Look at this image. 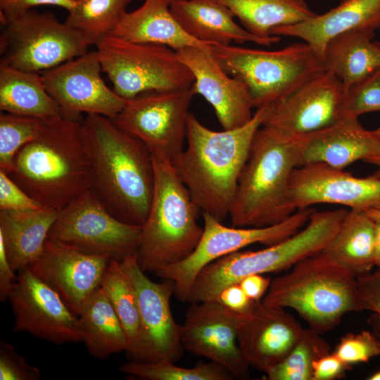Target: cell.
Returning a JSON list of instances; mask_svg holds the SVG:
<instances>
[{
    "label": "cell",
    "instance_id": "cell-45",
    "mask_svg": "<svg viewBox=\"0 0 380 380\" xmlns=\"http://www.w3.org/2000/svg\"><path fill=\"white\" fill-rule=\"evenodd\" d=\"M350 366L333 352L313 362L312 380H332L342 377Z\"/></svg>",
    "mask_w": 380,
    "mask_h": 380
},
{
    "label": "cell",
    "instance_id": "cell-28",
    "mask_svg": "<svg viewBox=\"0 0 380 380\" xmlns=\"http://www.w3.org/2000/svg\"><path fill=\"white\" fill-rule=\"evenodd\" d=\"M374 32L351 30L331 39L326 45L322 63L325 71L342 82L344 89L380 69V43Z\"/></svg>",
    "mask_w": 380,
    "mask_h": 380
},
{
    "label": "cell",
    "instance_id": "cell-20",
    "mask_svg": "<svg viewBox=\"0 0 380 380\" xmlns=\"http://www.w3.org/2000/svg\"><path fill=\"white\" fill-rule=\"evenodd\" d=\"M110 260L107 255L88 254L47 239L41 255L29 269L77 317L84 301L101 286Z\"/></svg>",
    "mask_w": 380,
    "mask_h": 380
},
{
    "label": "cell",
    "instance_id": "cell-13",
    "mask_svg": "<svg viewBox=\"0 0 380 380\" xmlns=\"http://www.w3.org/2000/svg\"><path fill=\"white\" fill-rule=\"evenodd\" d=\"M192 87L149 91L127 99L113 122L148 148L153 158L172 161L184 149Z\"/></svg>",
    "mask_w": 380,
    "mask_h": 380
},
{
    "label": "cell",
    "instance_id": "cell-48",
    "mask_svg": "<svg viewBox=\"0 0 380 380\" xmlns=\"http://www.w3.org/2000/svg\"><path fill=\"white\" fill-rule=\"evenodd\" d=\"M375 236L374 243V266L380 269V220H375Z\"/></svg>",
    "mask_w": 380,
    "mask_h": 380
},
{
    "label": "cell",
    "instance_id": "cell-11",
    "mask_svg": "<svg viewBox=\"0 0 380 380\" xmlns=\"http://www.w3.org/2000/svg\"><path fill=\"white\" fill-rule=\"evenodd\" d=\"M83 37L51 13L34 9L4 25L0 63L42 72L87 52Z\"/></svg>",
    "mask_w": 380,
    "mask_h": 380
},
{
    "label": "cell",
    "instance_id": "cell-44",
    "mask_svg": "<svg viewBox=\"0 0 380 380\" xmlns=\"http://www.w3.org/2000/svg\"><path fill=\"white\" fill-rule=\"evenodd\" d=\"M215 299L226 308L242 315L248 313L255 302L246 296L239 283L224 287Z\"/></svg>",
    "mask_w": 380,
    "mask_h": 380
},
{
    "label": "cell",
    "instance_id": "cell-6",
    "mask_svg": "<svg viewBox=\"0 0 380 380\" xmlns=\"http://www.w3.org/2000/svg\"><path fill=\"white\" fill-rule=\"evenodd\" d=\"M346 208L315 210L306 224L289 238L258 251H238L210 262L198 274L189 302L215 299L224 287L251 274L288 271L321 251L341 227Z\"/></svg>",
    "mask_w": 380,
    "mask_h": 380
},
{
    "label": "cell",
    "instance_id": "cell-4",
    "mask_svg": "<svg viewBox=\"0 0 380 380\" xmlns=\"http://www.w3.org/2000/svg\"><path fill=\"white\" fill-rule=\"evenodd\" d=\"M296 167V139L260 127L238 179L229 215L232 226H271L296 211L289 195L290 179Z\"/></svg>",
    "mask_w": 380,
    "mask_h": 380
},
{
    "label": "cell",
    "instance_id": "cell-30",
    "mask_svg": "<svg viewBox=\"0 0 380 380\" xmlns=\"http://www.w3.org/2000/svg\"><path fill=\"white\" fill-rule=\"evenodd\" d=\"M83 341L97 359L129 349V341L107 295L100 286L84 301L78 314Z\"/></svg>",
    "mask_w": 380,
    "mask_h": 380
},
{
    "label": "cell",
    "instance_id": "cell-49",
    "mask_svg": "<svg viewBox=\"0 0 380 380\" xmlns=\"http://www.w3.org/2000/svg\"><path fill=\"white\" fill-rule=\"evenodd\" d=\"M363 162L376 166L377 170L372 175V176L380 179V144L374 152Z\"/></svg>",
    "mask_w": 380,
    "mask_h": 380
},
{
    "label": "cell",
    "instance_id": "cell-43",
    "mask_svg": "<svg viewBox=\"0 0 380 380\" xmlns=\"http://www.w3.org/2000/svg\"><path fill=\"white\" fill-rule=\"evenodd\" d=\"M357 284L362 310L380 317V269L357 277Z\"/></svg>",
    "mask_w": 380,
    "mask_h": 380
},
{
    "label": "cell",
    "instance_id": "cell-52",
    "mask_svg": "<svg viewBox=\"0 0 380 380\" xmlns=\"http://www.w3.org/2000/svg\"><path fill=\"white\" fill-rule=\"evenodd\" d=\"M376 137L380 140V126L376 129L373 130Z\"/></svg>",
    "mask_w": 380,
    "mask_h": 380
},
{
    "label": "cell",
    "instance_id": "cell-37",
    "mask_svg": "<svg viewBox=\"0 0 380 380\" xmlns=\"http://www.w3.org/2000/svg\"><path fill=\"white\" fill-rule=\"evenodd\" d=\"M44 121L31 116L1 112L0 170L9 174L17 152L39 132Z\"/></svg>",
    "mask_w": 380,
    "mask_h": 380
},
{
    "label": "cell",
    "instance_id": "cell-31",
    "mask_svg": "<svg viewBox=\"0 0 380 380\" xmlns=\"http://www.w3.org/2000/svg\"><path fill=\"white\" fill-rule=\"evenodd\" d=\"M0 110L47 121L63 115L48 93L40 72L0 63Z\"/></svg>",
    "mask_w": 380,
    "mask_h": 380
},
{
    "label": "cell",
    "instance_id": "cell-36",
    "mask_svg": "<svg viewBox=\"0 0 380 380\" xmlns=\"http://www.w3.org/2000/svg\"><path fill=\"white\" fill-rule=\"evenodd\" d=\"M120 372L148 380H232L233 374L213 361L198 362L194 367L177 366L174 362L161 360L143 362L131 360L119 367Z\"/></svg>",
    "mask_w": 380,
    "mask_h": 380
},
{
    "label": "cell",
    "instance_id": "cell-51",
    "mask_svg": "<svg viewBox=\"0 0 380 380\" xmlns=\"http://www.w3.org/2000/svg\"><path fill=\"white\" fill-rule=\"evenodd\" d=\"M369 380H380V369L374 372L368 378Z\"/></svg>",
    "mask_w": 380,
    "mask_h": 380
},
{
    "label": "cell",
    "instance_id": "cell-1",
    "mask_svg": "<svg viewBox=\"0 0 380 380\" xmlns=\"http://www.w3.org/2000/svg\"><path fill=\"white\" fill-rule=\"evenodd\" d=\"M82 138L89 163L91 191L116 218L143 226L155 181L148 148L112 119L96 114L82 118Z\"/></svg>",
    "mask_w": 380,
    "mask_h": 380
},
{
    "label": "cell",
    "instance_id": "cell-10",
    "mask_svg": "<svg viewBox=\"0 0 380 380\" xmlns=\"http://www.w3.org/2000/svg\"><path fill=\"white\" fill-rule=\"evenodd\" d=\"M315 210L313 207L298 209L284 221L262 227H227L202 212L203 231L194 251L184 260L163 267L154 274L172 281L177 299L189 302L194 280L206 265L253 243L268 246L289 238L306 224Z\"/></svg>",
    "mask_w": 380,
    "mask_h": 380
},
{
    "label": "cell",
    "instance_id": "cell-38",
    "mask_svg": "<svg viewBox=\"0 0 380 380\" xmlns=\"http://www.w3.org/2000/svg\"><path fill=\"white\" fill-rule=\"evenodd\" d=\"M374 111H380V69L346 89L342 101V118Z\"/></svg>",
    "mask_w": 380,
    "mask_h": 380
},
{
    "label": "cell",
    "instance_id": "cell-25",
    "mask_svg": "<svg viewBox=\"0 0 380 380\" xmlns=\"http://www.w3.org/2000/svg\"><path fill=\"white\" fill-rule=\"evenodd\" d=\"M170 10L189 35L208 45L227 46L235 41L270 46L280 41L279 36L260 37L241 27L232 11L217 0H177Z\"/></svg>",
    "mask_w": 380,
    "mask_h": 380
},
{
    "label": "cell",
    "instance_id": "cell-46",
    "mask_svg": "<svg viewBox=\"0 0 380 380\" xmlns=\"http://www.w3.org/2000/svg\"><path fill=\"white\" fill-rule=\"evenodd\" d=\"M18 276L11 266L2 236L0 235V300L5 302L17 281Z\"/></svg>",
    "mask_w": 380,
    "mask_h": 380
},
{
    "label": "cell",
    "instance_id": "cell-8",
    "mask_svg": "<svg viewBox=\"0 0 380 380\" xmlns=\"http://www.w3.org/2000/svg\"><path fill=\"white\" fill-rule=\"evenodd\" d=\"M211 53L227 73L246 85L257 108L279 102L324 71L304 42L275 51L212 45Z\"/></svg>",
    "mask_w": 380,
    "mask_h": 380
},
{
    "label": "cell",
    "instance_id": "cell-29",
    "mask_svg": "<svg viewBox=\"0 0 380 380\" xmlns=\"http://www.w3.org/2000/svg\"><path fill=\"white\" fill-rule=\"evenodd\" d=\"M376 222L367 212L348 210L338 230L319 251L357 278L372 272Z\"/></svg>",
    "mask_w": 380,
    "mask_h": 380
},
{
    "label": "cell",
    "instance_id": "cell-23",
    "mask_svg": "<svg viewBox=\"0 0 380 380\" xmlns=\"http://www.w3.org/2000/svg\"><path fill=\"white\" fill-rule=\"evenodd\" d=\"M379 144L374 131L366 129L358 118H341L296 139L297 167L322 163L344 170L357 160L364 161Z\"/></svg>",
    "mask_w": 380,
    "mask_h": 380
},
{
    "label": "cell",
    "instance_id": "cell-19",
    "mask_svg": "<svg viewBox=\"0 0 380 380\" xmlns=\"http://www.w3.org/2000/svg\"><path fill=\"white\" fill-rule=\"evenodd\" d=\"M289 195L296 210L322 203L365 212L380 210V179L357 177L322 163L310 164L293 170Z\"/></svg>",
    "mask_w": 380,
    "mask_h": 380
},
{
    "label": "cell",
    "instance_id": "cell-42",
    "mask_svg": "<svg viewBox=\"0 0 380 380\" xmlns=\"http://www.w3.org/2000/svg\"><path fill=\"white\" fill-rule=\"evenodd\" d=\"M75 4L76 0H0V20L3 25H5L35 6L51 5L70 11Z\"/></svg>",
    "mask_w": 380,
    "mask_h": 380
},
{
    "label": "cell",
    "instance_id": "cell-32",
    "mask_svg": "<svg viewBox=\"0 0 380 380\" xmlns=\"http://www.w3.org/2000/svg\"><path fill=\"white\" fill-rule=\"evenodd\" d=\"M227 6L244 28L260 37L272 36L273 29L315 16L305 0H217Z\"/></svg>",
    "mask_w": 380,
    "mask_h": 380
},
{
    "label": "cell",
    "instance_id": "cell-33",
    "mask_svg": "<svg viewBox=\"0 0 380 380\" xmlns=\"http://www.w3.org/2000/svg\"><path fill=\"white\" fill-rule=\"evenodd\" d=\"M132 0H76L65 23L78 32L89 46L96 45L112 31Z\"/></svg>",
    "mask_w": 380,
    "mask_h": 380
},
{
    "label": "cell",
    "instance_id": "cell-16",
    "mask_svg": "<svg viewBox=\"0 0 380 380\" xmlns=\"http://www.w3.org/2000/svg\"><path fill=\"white\" fill-rule=\"evenodd\" d=\"M190 303L180 325L184 350L222 365L236 379H248L250 365L238 343V331L248 313L234 312L216 299Z\"/></svg>",
    "mask_w": 380,
    "mask_h": 380
},
{
    "label": "cell",
    "instance_id": "cell-40",
    "mask_svg": "<svg viewBox=\"0 0 380 380\" xmlns=\"http://www.w3.org/2000/svg\"><path fill=\"white\" fill-rule=\"evenodd\" d=\"M40 370L26 362L14 348L0 341V380H39Z\"/></svg>",
    "mask_w": 380,
    "mask_h": 380
},
{
    "label": "cell",
    "instance_id": "cell-27",
    "mask_svg": "<svg viewBox=\"0 0 380 380\" xmlns=\"http://www.w3.org/2000/svg\"><path fill=\"white\" fill-rule=\"evenodd\" d=\"M58 210H0V235L13 270L29 268L41 255Z\"/></svg>",
    "mask_w": 380,
    "mask_h": 380
},
{
    "label": "cell",
    "instance_id": "cell-34",
    "mask_svg": "<svg viewBox=\"0 0 380 380\" xmlns=\"http://www.w3.org/2000/svg\"><path fill=\"white\" fill-rule=\"evenodd\" d=\"M101 287L113 305L129 341L126 352L131 357L139 340L140 317L134 289L123 271L120 262L110 260Z\"/></svg>",
    "mask_w": 380,
    "mask_h": 380
},
{
    "label": "cell",
    "instance_id": "cell-5",
    "mask_svg": "<svg viewBox=\"0 0 380 380\" xmlns=\"http://www.w3.org/2000/svg\"><path fill=\"white\" fill-rule=\"evenodd\" d=\"M261 300L294 310L320 334L334 329L346 314L363 310L357 278L320 252L272 279Z\"/></svg>",
    "mask_w": 380,
    "mask_h": 380
},
{
    "label": "cell",
    "instance_id": "cell-22",
    "mask_svg": "<svg viewBox=\"0 0 380 380\" xmlns=\"http://www.w3.org/2000/svg\"><path fill=\"white\" fill-rule=\"evenodd\" d=\"M303 328L284 308L254 302L238 331V343L250 367L266 373L281 362Z\"/></svg>",
    "mask_w": 380,
    "mask_h": 380
},
{
    "label": "cell",
    "instance_id": "cell-47",
    "mask_svg": "<svg viewBox=\"0 0 380 380\" xmlns=\"http://www.w3.org/2000/svg\"><path fill=\"white\" fill-rule=\"evenodd\" d=\"M272 279L265 274H251L239 283L246 296L253 300H260L266 294Z\"/></svg>",
    "mask_w": 380,
    "mask_h": 380
},
{
    "label": "cell",
    "instance_id": "cell-26",
    "mask_svg": "<svg viewBox=\"0 0 380 380\" xmlns=\"http://www.w3.org/2000/svg\"><path fill=\"white\" fill-rule=\"evenodd\" d=\"M166 0H145L132 12H126L110 35L124 40L167 46L175 51L188 46L212 50V46L189 35L175 19Z\"/></svg>",
    "mask_w": 380,
    "mask_h": 380
},
{
    "label": "cell",
    "instance_id": "cell-24",
    "mask_svg": "<svg viewBox=\"0 0 380 380\" xmlns=\"http://www.w3.org/2000/svg\"><path fill=\"white\" fill-rule=\"evenodd\" d=\"M380 27V0H341L338 4L304 21L278 27L272 35L300 39L309 44L322 61L327 43L351 30L374 32Z\"/></svg>",
    "mask_w": 380,
    "mask_h": 380
},
{
    "label": "cell",
    "instance_id": "cell-12",
    "mask_svg": "<svg viewBox=\"0 0 380 380\" xmlns=\"http://www.w3.org/2000/svg\"><path fill=\"white\" fill-rule=\"evenodd\" d=\"M141 230L113 216L89 189L58 210L48 239L122 262L137 254Z\"/></svg>",
    "mask_w": 380,
    "mask_h": 380
},
{
    "label": "cell",
    "instance_id": "cell-7",
    "mask_svg": "<svg viewBox=\"0 0 380 380\" xmlns=\"http://www.w3.org/2000/svg\"><path fill=\"white\" fill-rule=\"evenodd\" d=\"M153 160L154 190L142 226L137 260L144 272L154 273L189 256L198 245L203 228L198 222L201 212L171 161L153 158Z\"/></svg>",
    "mask_w": 380,
    "mask_h": 380
},
{
    "label": "cell",
    "instance_id": "cell-14",
    "mask_svg": "<svg viewBox=\"0 0 380 380\" xmlns=\"http://www.w3.org/2000/svg\"><path fill=\"white\" fill-rule=\"evenodd\" d=\"M120 265L135 292L140 317L139 340L130 358L143 362H177L184 349L180 325L176 323L170 309V299L175 293L173 281L151 280L140 268L137 254L126 257Z\"/></svg>",
    "mask_w": 380,
    "mask_h": 380
},
{
    "label": "cell",
    "instance_id": "cell-35",
    "mask_svg": "<svg viewBox=\"0 0 380 380\" xmlns=\"http://www.w3.org/2000/svg\"><path fill=\"white\" fill-rule=\"evenodd\" d=\"M322 334L308 328L303 332L290 353L266 373L269 380H312V365L331 353Z\"/></svg>",
    "mask_w": 380,
    "mask_h": 380
},
{
    "label": "cell",
    "instance_id": "cell-15",
    "mask_svg": "<svg viewBox=\"0 0 380 380\" xmlns=\"http://www.w3.org/2000/svg\"><path fill=\"white\" fill-rule=\"evenodd\" d=\"M101 70L95 50L40 73L63 116L81 120L83 114H96L113 120L127 100L106 84Z\"/></svg>",
    "mask_w": 380,
    "mask_h": 380
},
{
    "label": "cell",
    "instance_id": "cell-53",
    "mask_svg": "<svg viewBox=\"0 0 380 380\" xmlns=\"http://www.w3.org/2000/svg\"><path fill=\"white\" fill-rule=\"evenodd\" d=\"M170 4H171L172 2L176 1L177 0H166Z\"/></svg>",
    "mask_w": 380,
    "mask_h": 380
},
{
    "label": "cell",
    "instance_id": "cell-17",
    "mask_svg": "<svg viewBox=\"0 0 380 380\" xmlns=\"http://www.w3.org/2000/svg\"><path fill=\"white\" fill-rule=\"evenodd\" d=\"M14 332H27L55 344L82 342L78 317L61 296L29 268L19 272L8 299Z\"/></svg>",
    "mask_w": 380,
    "mask_h": 380
},
{
    "label": "cell",
    "instance_id": "cell-39",
    "mask_svg": "<svg viewBox=\"0 0 380 380\" xmlns=\"http://www.w3.org/2000/svg\"><path fill=\"white\" fill-rule=\"evenodd\" d=\"M347 365L366 362L380 355V340L369 331L341 337L333 352Z\"/></svg>",
    "mask_w": 380,
    "mask_h": 380
},
{
    "label": "cell",
    "instance_id": "cell-9",
    "mask_svg": "<svg viewBox=\"0 0 380 380\" xmlns=\"http://www.w3.org/2000/svg\"><path fill=\"white\" fill-rule=\"evenodd\" d=\"M96 46L113 89L126 100L149 91L189 88L194 82L191 71L176 51L167 46L131 42L108 35Z\"/></svg>",
    "mask_w": 380,
    "mask_h": 380
},
{
    "label": "cell",
    "instance_id": "cell-50",
    "mask_svg": "<svg viewBox=\"0 0 380 380\" xmlns=\"http://www.w3.org/2000/svg\"><path fill=\"white\" fill-rule=\"evenodd\" d=\"M367 213L374 220H380V210H372Z\"/></svg>",
    "mask_w": 380,
    "mask_h": 380
},
{
    "label": "cell",
    "instance_id": "cell-41",
    "mask_svg": "<svg viewBox=\"0 0 380 380\" xmlns=\"http://www.w3.org/2000/svg\"><path fill=\"white\" fill-rule=\"evenodd\" d=\"M44 208L18 186L8 174L0 170V210H24Z\"/></svg>",
    "mask_w": 380,
    "mask_h": 380
},
{
    "label": "cell",
    "instance_id": "cell-3",
    "mask_svg": "<svg viewBox=\"0 0 380 380\" xmlns=\"http://www.w3.org/2000/svg\"><path fill=\"white\" fill-rule=\"evenodd\" d=\"M8 175L44 208L65 207L91 188L82 120L63 115L44 121L14 157Z\"/></svg>",
    "mask_w": 380,
    "mask_h": 380
},
{
    "label": "cell",
    "instance_id": "cell-21",
    "mask_svg": "<svg viewBox=\"0 0 380 380\" xmlns=\"http://www.w3.org/2000/svg\"><path fill=\"white\" fill-rule=\"evenodd\" d=\"M176 52L194 77V94L211 105L223 129L242 127L252 119L254 107L248 87L227 73L211 51L188 46Z\"/></svg>",
    "mask_w": 380,
    "mask_h": 380
},
{
    "label": "cell",
    "instance_id": "cell-18",
    "mask_svg": "<svg viewBox=\"0 0 380 380\" xmlns=\"http://www.w3.org/2000/svg\"><path fill=\"white\" fill-rule=\"evenodd\" d=\"M344 91L340 80L324 70L270 104L262 126L293 139L327 127L342 118Z\"/></svg>",
    "mask_w": 380,
    "mask_h": 380
},
{
    "label": "cell",
    "instance_id": "cell-2",
    "mask_svg": "<svg viewBox=\"0 0 380 380\" xmlns=\"http://www.w3.org/2000/svg\"><path fill=\"white\" fill-rule=\"evenodd\" d=\"M270 105L257 108L242 127L222 131L210 129L189 113L186 146L171 163L201 213L220 222L229 215L253 138Z\"/></svg>",
    "mask_w": 380,
    "mask_h": 380
}]
</instances>
